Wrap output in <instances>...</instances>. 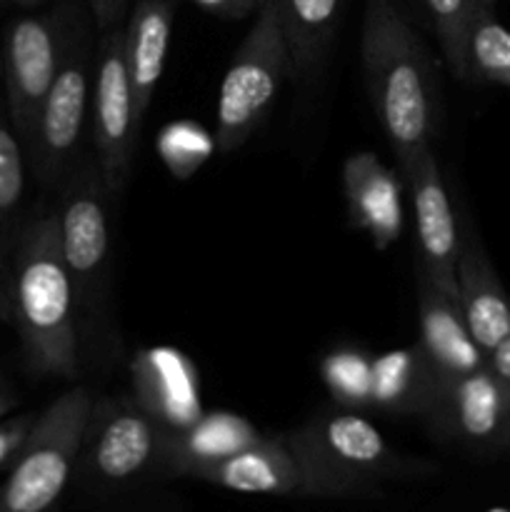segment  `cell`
Masks as SVG:
<instances>
[{
	"label": "cell",
	"mask_w": 510,
	"mask_h": 512,
	"mask_svg": "<svg viewBox=\"0 0 510 512\" xmlns=\"http://www.w3.org/2000/svg\"><path fill=\"white\" fill-rule=\"evenodd\" d=\"M360 65L395 163L430 145L438 110L435 60L395 0H365Z\"/></svg>",
	"instance_id": "2"
},
{
	"label": "cell",
	"mask_w": 510,
	"mask_h": 512,
	"mask_svg": "<svg viewBox=\"0 0 510 512\" xmlns=\"http://www.w3.org/2000/svg\"><path fill=\"white\" fill-rule=\"evenodd\" d=\"M93 395L73 388L35 418L28 440L0 485V512H55L78 468Z\"/></svg>",
	"instance_id": "4"
},
{
	"label": "cell",
	"mask_w": 510,
	"mask_h": 512,
	"mask_svg": "<svg viewBox=\"0 0 510 512\" xmlns=\"http://www.w3.org/2000/svg\"><path fill=\"white\" fill-rule=\"evenodd\" d=\"M398 173L403 175L410 190L415 210V230H418V265L443 293L458 300V250L460 228L455 220L453 203L445 190L443 173L433 145H423L410 158L398 163Z\"/></svg>",
	"instance_id": "11"
},
{
	"label": "cell",
	"mask_w": 510,
	"mask_h": 512,
	"mask_svg": "<svg viewBox=\"0 0 510 512\" xmlns=\"http://www.w3.org/2000/svg\"><path fill=\"white\" fill-rule=\"evenodd\" d=\"M458 305L475 345L485 355L510 335V298L483 245L465 220L458 250Z\"/></svg>",
	"instance_id": "17"
},
{
	"label": "cell",
	"mask_w": 510,
	"mask_h": 512,
	"mask_svg": "<svg viewBox=\"0 0 510 512\" xmlns=\"http://www.w3.org/2000/svg\"><path fill=\"white\" fill-rule=\"evenodd\" d=\"M25 193V160L20 138L0 115V258L10 255L18 235L20 203Z\"/></svg>",
	"instance_id": "25"
},
{
	"label": "cell",
	"mask_w": 510,
	"mask_h": 512,
	"mask_svg": "<svg viewBox=\"0 0 510 512\" xmlns=\"http://www.w3.org/2000/svg\"><path fill=\"white\" fill-rule=\"evenodd\" d=\"M505 448L510 450V430H508V438H505Z\"/></svg>",
	"instance_id": "37"
},
{
	"label": "cell",
	"mask_w": 510,
	"mask_h": 512,
	"mask_svg": "<svg viewBox=\"0 0 510 512\" xmlns=\"http://www.w3.org/2000/svg\"><path fill=\"white\" fill-rule=\"evenodd\" d=\"M75 33L60 13L25 15L8 30L3 53L8 115L20 143L28 145L35 118L55 83Z\"/></svg>",
	"instance_id": "10"
},
{
	"label": "cell",
	"mask_w": 510,
	"mask_h": 512,
	"mask_svg": "<svg viewBox=\"0 0 510 512\" xmlns=\"http://www.w3.org/2000/svg\"><path fill=\"white\" fill-rule=\"evenodd\" d=\"M13 3H20V5H35V3H40V0H13Z\"/></svg>",
	"instance_id": "33"
},
{
	"label": "cell",
	"mask_w": 510,
	"mask_h": 512,
	"mask_svg": "<svg viewBox=\"0 0 510 512\" xmlns=\"http://www.w3.org/2000/svg\"><path fill=\"white\" fill-rule=\"evenodd\" d=\"M418 290V345L438 370L443 383L475 373L485 365V353L475 345L458 300L438 288L420 268H415Z\"/></svg>",
	"instance_id": "16"
},
{
	"label": "cell",
	"mask_w": 510,
	"mask_h": 512,
	"mask_svg": "<svg viewBox=\"0 0 510 512\" xmlns=\"http://www.w3.org/2000/svg\"><path fill=\"white\" fill-rule=\"evenodd\" d=\"M443 378L418 343L388 350L373 360V408L388 415H423L435 410Z\"/></svg>",
	"instance_id": "20"
},
{
	"label": "cell",
	"mask_w": 510,
	"mask_h": 512,
	"mask_svg": "<svg viewBox=\"0 0 510 512\" xmlns=\"http://www.w3.org/2000/svg\"><path fill=\"white\" fill-rule=\"evenodd\" d=\"M133 85L128 78L123 25L100 33L90 78V138L105 185L115 195L125 188L140 133Z\"/></svg>",
	"instance_id": "8"
},
{
	"label": "cell",
	"mask_w": 510,
	"mask_h": 512,
	"mask_svg": "<svg viewBox=\"0 0 510 512\" xmlns=\"http://www.w3.org/2000/svg\"><path fill=\"white\" fill-rule=\"evenodd\" d=\"M113 193L105 185L95 155H80L60 183L55 205L58 240L65 265L78 293V305L93 310L108 278L110 220L108 203Z\"/></svg>",
	"instance_id": "6"
},
{
	"label": "cell",
	"mask_w": 510,
	"mask_h": 512,
	"mask_svg": "<svg viewBox=\"0 0 510 512\" xmlns=\"http://www.w3.org/2000/svg\"><path fill=\"white\" fill-rule=\"evenodd\" d=\"M468 80L510 88V30L495 20L493 8L480 10L470 28Z\"/></svg>",
	"instance_id": "23"
},
{
	"label": "cell",
	"mask_w": 510,
	"mask_h": 512,
	"mask_svg": "<svg viewBox=\"0 0 510 512\" xmlns=\"http://www.w3.org/2000/svg\"><path fill=\"white\" fill-rule=\"evenodd\" d=\"M408 3L415 5V8H420V0H408ZM420 10H423V8H420Z\"/></svg>",
	"instance_id": "36"
},
{
	"label": "cell",
	"mask_w": 510,
	"mask_h": 512,
	"mask_svg": "<svg viewBox=\"0 0 510 512\" xmlns=\"http://www.w3.org/2000/svg\"><path fill=\"white\" fill-rule=\"evenodd\" d=\"M285 75L290 50L270 0H260L255 23L230 60L218 95L215 153L230 155L263 125Z\"/></svg>",
	"instance_id": "5"
},
{
	"label": "cell",
	"mask_w": 510,
	"mask_h": 512,
	"mask_svg": "<svg viewBox=\"0 0 510 512\" xmlns=\"http://www.w3.org/2000/svg\"><path fill=\"white\" fill-rule=\"evenodd\" d=\"M0 80H3V50H0ZM3 115V113H0Z\"/></svg>",
	"instance_id": "34"
},
{
	"label": "cell",
	"mask_w": 510,
	"mask_h": 512,
	"mask_svg": "<svg viewBox=\"0 0 510 512\" xmlns=\"http://www.w3.org/2000/svg\"><path fill=\"white\" fill-rule=\"evenodd\" d=\"M438 38L443 60L458 80H468V35L485 5L480 0H420Z\"/></svg>",
	"instance_id": "22"
},
{
	"label": "cell",
	"mask_w": 510,
	"mask_h": 512,
	"mask_svg": "<svg viewBox=\"0 0 510 512\" xmlns=\"http://www.w3.org/2000/svg\"><path fill=\"white\" fill-rule=\"evenodd\" d=\"M173 3L170 0H138L123 25L125 65L133 85L135 113L143 123L153 103L155 88L163 75L168 58L170 35H173Z\"/></svg>",
	"instance_id": "19"
},
{
	"label": "cell",
	"mask_w": 510,
	"mask_h": 512,
	"mask_svg": "<svg viewBox=\"0 0 510 512\" xmlns=\"http://www.w3.org/2000/svg\"><path fill=\"white\" fill-rule=\"evenodd\" d=\"M440 438L468 448H505L510 430V388L483 365L475 373L443 383L428 415Z\"/></svg>",
	"instance_id": "12"
},
{
	"label": "cell",
	"mask_w": 510,
	"mask_h": 512,
	"mask_svg": "<svg viewBox=\"0 0 510 512\" xmlns=\"http://www.w3.org/2000/svg\"><path fill=\"white\" fill-rule=\"evenodd\" d=\"M290 50V75L310 78L325 58L343 0H270Z\"/></svg>",
	"instance_id": "21"
},
{
	"label": "cell",
	"mask_w": 510,
	"mask_h": 512,
	"mask_svg": "<svg viewBox=\"0 0 510 512\" xmlns=\"http://www.w3.org/2000/svg\"><path fill=\"white\" fill-rule=\"evenodd\" d=\"M90 78L93 63L83 35H75L65 55L55 83L50 85L35 118L33 135L28 140L33 173L43 185H58L65 180L80 158L85 120L90 113Z\"/></svg>",
	"instance_id": "9"
},
{
	"label": "cell",
	"mask_w": 510,
	"mask_h": 512,
	"mask_svg": "<svg viewBox=\"0 0 510 512\" xmlns=\"http://www.w3.org/2000/svg\"><path fill=\"white\" fill-rule=\"evenodd\" d=\"M133 388L140 408L165 430L188 428L205 413L198 395V370L175 348H150L135 355Z\"/></svg>",
	"instance_id": "15"
},
{
	"label": "cell",
	"mask_w": 510,
	"mask_h": 512,
	"mask_svg": "<svg viewBox=\"0 0 510 512\" xmlns=\"http://www.w3.org/2000/svg\"><path fill=\"white\" fill-rule=\"evenodd\" d=\"M10 303L28 370L38 378L80 373L78 293L58 240L55 208L30 215L10 250Z\"/></svg>",
	"instance_id": "1"
},
{
	"label": "cell",
	"mask_w": 510,
	"mask_h": 512,
	"mask_svg": "<svg viewBox=\"0 0 510 512\" xmlns=\"http://www.w3.org/2000/svg\"><path fill=\"white\" fill-rule=\"evenodd\" d=\"M373 360L358 348H338L320 363V375L340 408H373Z\"/></svg>",
	"instance_id": "24"
},
{
	"label": "cell",
	"mask_w": 510,
	"mask_h": 512,
	"mask_svg": "<svg viewBox=\"0 0 510 512\" xmlns=\"http://www.w3.org/2000/svg\"><path fill=\"white\" fill-rule=\"evenodd\" d=\"M158 153L173 178H190L215 153V138L190 120H178L160 130Z\"/></svg>",
	"instance_id": "26"
},
{
	"label": "cell",
	"mask_w": 510,
	"mask_h": 512,
	"mask_svg": "<svg viewBox=\"0 0 510 512\" xmlns=\"http://www.w3.org/2000/svg\"><path fill=\"white\" fill-rule=\"evenodd\" d=\"M485 365H488L490 373H493L495 378L503 380L510 388V335L485 355Z\"/></svg>",
	"instance_id": "30"
},
{
	"label": "cell",
	"mask_w": 510,
	"mask_h": 512,
	"mask_svg": "<svg viewBox=\"0 0 510 512\" xmlns=\"http://www.w3.org/2000/svg\"><path fill=\"white\" fill-rule=\"evenodd\" d=\"M195 5H200L208 13L218 15V18L228 20H240L245 15L255 13L260 5V0H193Z\"/></svg>",
	"instance_id": "28"
},
{
	"label": "cell",
	"mask_w": 510,
	"mask_h": 512,
	"mask_svg": "<svg viewBox=\"0 0 510 512\" xmlns=\"http://www.w3.org/2000/svg\"><path fill=\"white\" fill-rule=\"evenodd\" d=\"M35 418H38V415L25 413L0 420V468L18 458L20 448H23L30 430H33Z\"/></svg>",
	"instance_id": "27"
},
{
	"label": "cell",
	"mask_w": 510,
	"mask_h": 512,
	"mask_svg": "<svg viewBox=\"0 0 510 512\" xmlns=\"http://www.w3.org/2000/svg\"><path fill=\"white\" fill-rule=\"evenodd\" d=\"M13 318V303H10V273L8 268H3V260H0V320L10 323Z\"/></svg>",
	"instance_id": "31"
},
{
	"label": "cell",
	"mask_w": 510,
	"mask_h": 512,
	"mask_svg": "<svg viewBox=\"0 0 510 512\" xmlns=\"http://www.w3.org/2000/svg\"><path fill=\"white\" fill-rule=\"evenodd\" d=\"M193 480L245 495H308L313 498L308 473L285 435L260 438L230 458L195 470Z\"/></svg>",
	"instance_id": "13"
},
{
	"label": "cell",
	"mask_w": 510,
	"mask_h": 512,
	"mask_svg": "<svg viewBox=\"0 0 510 512\" xmlns=\"http://www.w3.org/2000/svg\"><path fill=\"white\" fill-rule=\"evenodd\" d=\"M403 175L373 153H353L343 165V190L350 223L373 248L388 250L403 230Z\"/></svg>",
	"instance_id": "14"
},
{
	"label": "cell",
	"mask_w": 510,
	"mask_h": 512,
	"mask_svg": "<svg viewBox=\"0 0 510 512\" xmlns=\"http://www.w3.org/2000/svg\"><path fill=\"white\" fill-rule=\"evenodd\" d=\"M15 408H18V395L10 393V390L0 383V420L8 418Z\"/></svg>",
	"instance_id": "32"
},
{
	"label": "cell",
	"mask_w": 510,
	"mask_h": 512,
	"mask_svg": "<svg viewBox=\"0 0 510 512\" xmlns=\"http://www.w3.org/2000/svg\"><path fill=\"white\" fill-rule=\"evenodd\" d=\"M285 438L308 473L313 498H363L385 480L413 473V463L358 410H325Z\"/></svg>",
	"instance_id": "3"
},
{
	"label": "cell",
	"mask_w": 510,
	"mask_h": 512,
	"mask_svg": "<svg viewBox=\"0 0 510 512\" xmlns=\"http://www.w3.org/2000/svg\"><path fill=\"white\" fill-rule=\"evenodd\" d=\"M495 0H480V5H485V8H493Z\"/></svg>",
	"instance_id": "35"
},
{
	"label": "cell",
	"mask_w": 510,
	"mask_h": 512,
	"mask_svg": "<svg viewBox=\"0 0 510 512\" xmlns=\"http://www.w3.org/2000/svg\"><path fill=\"white\" fill-rule=\"evenodd\" d=\"M90 8H93L95 25H98L100 33L120 25V18H123L125 0H90Z\"/></svg>",
	"instance_id": "29"
},
{
	"label": "cell",
	"mask_w": 510,
	"mask_h": 512,
	"mask_svg": "<svg viewBox=\"0 0 510 512\" xmlns=\"http://www.w3.org/2000/svg\"><path fill=\"white\" fill-rule=\"evenodd\" d=\"M263 438L243 415L228 410L203 413L195 423L180 430H165L158 470L173 478H193L195 470L230 458Z\"/></svg>",
	"instance_id": "18"
},
{
	"label": "cell",
	"mask_w": 510,
	"mask_h": 512,
	"mask_svg": "<svg viewBox=\"0 0 510 512\" xmlns=\"http://www.w3.org/2000/svg\"><path fill=\"white\" fill-rule=\"evenodd\" d=\"M165 428L135 398H93L75 473L93 488H120L158 470Z\"/></svg>",
	"instance_id": "7"
}]
</instances>
